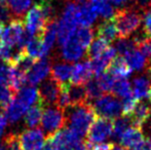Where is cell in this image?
<instances>
[{"instance_id":"e575fe53","label":"cell","mask_w":151,"mask_h":150,"mask_svg":"<svg viewBox=\"0 0 151 150\" xmlns=\"http://www.w3.org/2000/svg\"><path fill=\"white\" fill-rule=\"evenodd\" d=\"M114 48H115L116 52H119L122 57H125L129 52L135 50L136 45L133 40L129 39V38H120V39L116 40Z\"/></svg>"},{"instance_id":"8992f818","label":"cell","mask_w":151,"mask_h":150,"mask_svg":"<svg viewBox=\"0 0 151 150\" xmlns=\"http://www.w3.org/2000/svg\"><path fill=\"white\" fill-rule=\"evenodd\" d=\"M29 37L31 36H29L25 31L24 22L22 20L14 19L4 28L0 43L10 46V47L24 50L25 44Z\"/></svg>"},{"instance_id":"603a6c76","label":"cell","mask_w":151,"mask_h":150,"mask_svg":"<svg viewBox=\"0 0 151 150\" xmlns=\"http://www.w3.org/2000/svg\"><path fill=\"white\" fill-rule=\"evenodd\" d=\"M151 85L149 77L145 75L139 76L133 80V88H132V95L137 101H141L145 97H147L148 90Z\"/></svg>"},{"instance_id":"7dc6e473","label":"cell","mask_w":151,"mask_h":150,"mask_svg":"<svg viewBox=\"0 0 151 150\" xmlns=\"http://www.w3.org/2000/svg\"><path fill=\"white\" fill-rule=\"evenodd\" d=\"M137 1L139 2V3H142L143 5H146V4H147V0H137Z\"/></svg>"},{"instance_id":"4dcf8cb0","label":"cell","mask_w":151,"mask_h":150,"mask_svg":"<svg viewBox=\"0 0 151 150\" xmlns=\"http://www.w3.org/2000/svg\"><path fill=\"white\" fill-rule=\"evenodd\" d=\"M112 94L122 99L132 96V84L127 79H115Z\"/></svg>"},{"instance_id":"484cf974","label":"cell","mask_w":151,"mask_h":150,"mask_svg":"<svg viewBox=\"0 0 151 150\" xmlns=\"http://www.w3.org/2000/svg\"><path fill=\"white\" fill-rule=\"evenodd\" d=\"M33 0H6L5 3L14 19L21 20L32 5Z\"/></svg>"},{"instance_id":"d4e9b609","label":"cell","mask_w":151,"mask_h":150,"mask_svg":"<svg viewBox=\"0 0 151 150\" xmlns=\"http://www.w3.org/2000/svg\"><path fill=\"white\" fill-rule=\"evenodd\" d=\"M25 54L29 58L37 61L42 59V42L41 36H31L25 44Z\"/></svg>"},{"instance_id":"5bb4252c","label":"cell","mask_w":151,"mask_h":150,"mask_svg":"<svg viewBox=\"0 0 151 150\" xmlns=\"http://www.w3.org/2000/svg\"><path fill=\"white\" fill-rule=\"evenodd\" d=\"M151 117V106L148 103L139 101L136 105L135 109L129 116V122L135 128H142V126L149 120Z\"/></svg>"},{"instance_id":"8fae6325","label":"cell","mask_w":151,"mask_h":150,"mask_svg":"<svg viewBox=\"0 0 151 150\" xmlns=\"http://www.w3.org/2000/svg\"><path fill=\"white\" fill-rule=\"evenodd\" d=\"M50 67H52V63L48 60V58L39 59L35 61L30 70L27 72L26 81H28L31 86L41 83L50 73Z\"/></svg>"},{"instance_id":"f907efd6","label":"cell","mask_w":151,"mask_h":150,"mask_svg":"<svg viewBox=\"0 0 151 150\" xmlns=\"http://www.w3.org/2000/svg\"><path fill=\"white\" fill-rule=\"evenodd\" d=\"M0 150H6V148L4 147L3 144H0Z\"/></svg>"},{"instance_id":"7c38bea8","label":"cell","mask_w":151,"mask_h":150,"mask_svg":"<svg viewBox=\"0 0 151 150\" xmlns=\"http://www.w3.org/2000/svg\"><path fill=\"white\" fill-rule=\"evenodd\" d=\"M61 57L66 63L77 62L81 58H83L86 54V50L77 42V40L72 36L65 43L60 45Z\"/></svg>"},{"instance_id":"7bdbcfd3","label":"cell","mask_w":151,"mask_h":150,"mask_svg":"<svg viewBox=\"0 0 151 150\" xmlns=\"http://www.w3.org/2000/svg\"><path fill=\"white\" fill-rule=\"evenodd\" d=\"M6 126H7V119H6L5 115H4L3 110L0 109V138L3 136Z\"/></svg>"},{"instance_id":"ffe728a7","label":"cell","mask_w":151,"mask_h":150,"mask_svg":"<svg viewBox=\"0 0 151 150\" xmlns=\"http://www.w3.org/2000/svg\"><path fill=\"white\" fill-rule=\"evenodd\" d=\"M72 72V66L69 63L66 62H58L52 65L50 67V73L52 78L59 82L60 84L67 83L70 80Z\"/></svg>"},{"instance_id":"7402d4cb","label":"cell","mask_w":151,"mask_h":150,"mask_svg":"<svg viewBox=\"0 0 151 150\" xmlns=\"http://www.w3.org/2000/svg\"><path fill=\"white\" fill-rule=\"evenodd\" d=\"M97 35L98 38H101L107 43H110V42L114 41L116 39L118 34L112 18L109 19V20H104L101 24L98 25Z\"/></svg>"},{"instance_id":"2e32d148","label":"cell","mask_w":151,"mask_h":150,"mask_svg":"<svg viewBox=\"0 0 151 150\" xmlns=\"http://www.w3.org/2000/svg\"><path fill=\"white\" fill-rule=\"evenodd\" d=\"M27 110L28 108L25 105H23L16 97H14L10 100V102L4 107L3 112L7 121H9L10 123H14L25 115Z\"/></svg>"},{"instance_id":"f1b7e54d","label":"cell","mask_w":151,"mask_h":150,"mask_svg":"<svg viewBox=\"0 0 151 150\" xmlns=\"http://www.w3.org/2000/svg\"><path fill=\"white\" fill-rule=\"evenodd\" d=\"M73 36L77 40L78 43L88 52L91 43L93 42V30L91 27H81L79 29H76Z\"/></svg>"},{"instance_id":"5b68a950","label":"cell","mask_w":151,"mask_h":150,"mask_svg":"<svg viewBox=\"0 0 151 150\" xmlns=\"http://www.w3.org/2000/svg\"><path fill=\"white\" fill-rule=\"evenodd\" d=\"M41 128L43 134L48 137L52 136L66 126L65 110L59 108L58 106H46L42 111Z\"/></svg>"},{"instance_id":"cb8c5ba5","label":"cell","mask_w":151,"mask_h":150,"mask_svg":"<svg viewBox=\"0 0 151 150\" xmlns=\"http://www.w3.org/2000/svg\"><path fill=\"white\" fill-rule=\"evenodd\" d=\"M44 105L41 102L37 103V104L33 105L32 107L26 111L24 115L25 124L30 128H35L40 124V120H41L42 111L44 109Z\"/></svg>"},{"instance_id":"b9f144b4","label":"cell","mask_w":151,"mask_h":150,"mask_svg":"<svg viewBox=\"0 0 151 150\" xmlns=\"http://www.w3.org/2000/svg\"><path fill=\"white\" fill-rule=\"evenodd\" d=\"M131 150H151V140L150 139H146V140L144 139L139 144L132 147Z\"/></svg>"},{"instance_id":"d590c367","label":"cell","mask_w":151,"mask_h":150,"mask_svg":"<svg viewBox=\"0 0 151 150\" xmlns=\"http://www.w3.org/2000/svg\"><path fill=\"white\" fill-rule=\"evenodd\" d=\"M139 101H137L134 96L127 97V98H124L121 103V114H122L124 117H129L131 115V113L133 112V110L135 109L136 105Z\"/></svg>"},{"instance_id":"f5cc1de1","label":"cell","mask_w":151,"mask_h":150,"mask_svg":"<svg viewBox=\"0 0 151 150\" xmlns=\"http://www.w3.org/2000/svg\"><path fill=\"white\" fill-rule=\"evenodd\" d=\"M5 1L6 0H0V4H4L5 3Z\"/></svg>"},{"instance_id":"ac0fdd59","label":"cell","mask_w":151,"mask_h":150,"mask_svg":"<svg viewBox=\"0 0 151 150\" xmlns=\"http://www.w3.org/2000/svg\"><path fill=\"white\" fill-rule=\"evenodd\" d=\"M107 72L115 79H127L132 74V70L127 66L123 57H115L108 66Z\"/></svg>"},{"instance_id":"6da1fadb","label":"cell","mask_w":151,"mask_h":150,"mask_svg":"<svg viewBox=\"0 0 151 150\" xmlns=\"http://www.w3.org/2000/svg\"><path fill=\"white\" fill-rule=\"evenodd\" d=\"M65 114L66 124L69 126L68 128L81 140L88 135L91 126L97 118L91 103L69 107L65 109Z\"/></svg>"},{"instance_id":"30bf717a","label":"cell","mask_w":151,"mask_h":150,"mask_svg":"<svg viewBox=\"0 0 151 150\" xmlns=\"http://www.w3.org/2000/svg\"><path fill=\"white\" fill-rule=\"evenodd\" d=\"M61 88L62 84L52 78L45 80L38 90L40 102L44 106H57L61 94Z\"/></svg>"},{"instance_id":"7a4b0ae2","label":"cell","mask_w":151,"mask_h":150,"mask_svg":"<svg viewBox=\"0 0 151 150\" xmlns=\"http://www.w3.org/2000/svg\"><path fill=\"white\" fill-rule=\"evenodd\" d=\"M117 34L120 38H129L138 30L142 22V16L135 7L121 8L112 17Z\"/></svg>"},{"instance_id":"db71d44e","label":"cell","mask_w":151,"mask_h":150,"mask_svg":"<svg viewBox=\"0 0 151 150\" xmlns=\"http://www.w3.org/2000/svg\"><path fill=\"white\" fill-rule=\"evenodd\" d=\"M149 75H150V77H151V73H149Z\"/></svg>"},{"instance_id":"44dd1931","label":"cell","mask_w":151,"mask_h":150,"mask_svg":"<svg viewBox=\"0 0 151 150\" xmlns=\"http://www.w3.org/2000/svg\"><path fill=\"white\" fill-rule=\"evenodd\" d=\"M144 140V135L142 128L132 126L129 128L121 136L119 142L120 145L124 148H132L139 144L141 141Z\"/></svg>"},{"instance_id":"681fc988","label":"cell","mask_w":151,"mask_h":150,"mask_svg":"<svg viewBox=\"0 0 151 150\" xmlns=\"http://www.w3.org/2000/svg\"><path fill=\"white\" fill-rule=\"evenodd\" d=\"M69 1L70 2H77V3L79 2L80 3V2H83V1H86V0H69Z\"/></svg>"},{"instance_id":"f546056e","label":"cell","mask_w":151,"mask_h":150,"mask_svg":"<svg viewBox=\"0 0 151 150\" xmlns=\"http://www.w3.org/2000/svg\"><path fill=\"white\" fill-rule=\"evenodd\" d=\"M131 124L129 119L127 117H117L113 121V128H112L111 137L114 141H119L122 134L129 128V126Z\"/></svg>"},{"instance_id":"4316f807","label":"cell","mask_w":151,"mask_h":150,"mask_svg":"<svg viewBox=\"0 0 151 150\" xmlns=\"http://www.w3.org/2000/svg\"><path fill=\"white\" fill-rule=\"evenodd\" d=\"M88 2L97 16H101L104 20H109L113 17L114 9L107 0H88Z\"/></svg>"},{"instance_id":"836d02e7","label":"cell","mask_w":151,"mask_h":150,"mask_svg":"<svg viewBox=\"0 0 151 150\" xmlns=\"http://www.w3.org/2000/svg\"><path fill=\"white\" fill-rule=\"evenodd\" d=\"M84 88H86L88 101H91V100L95 101L96 99L100 98V97L103 95V92H102V90L100 88L97 79H90L84 84Z\"/></svg>"},{"instance_id":"60d3db41","label":"cell","mask_w":151,"mask_h":150,"mask_svg":"<svg viewBox=\"0 0 151 150\" xmlns=\"http://www.w3.org/2000/svg\"><path fill=\"white\" fill-rule=\"evenodd\" d=\"M144 28L143 31L148 37L151 38V8H147L144 11Z\"/></svg>"},{"instance_id":"ab89813d","label":"cell","mask_w":151,"mask_h":150,"mask_svg":"<svg viewBox=\"0 0 151 150\" xmlns=\"http://www.w3.org/2000/svg\"><path fill=\"white\" fill-rule=\"evenodd\" d=\"M12 12L8 9L6 3L4 4H0V23L1 24H6V23L12 22Z\"/></svg>"},{"instance_id":"8d00e7d4","label":"cell","mask_w":151,"mask_h":150,"mask_svg":"<svg viewBox=\"0 0 151 150\" xmlns=\"http://www.w3.org/2000/svg\"><path fill=\"white\" fill-rule=\"evenodd\" d=\"M14 94L6 84L0 83V108H4L10 102Z\"/></svg>"},{"instance_id":"277c9868","label":"cell","mask_w":151,"mask_h":150,"mask_svg":"<svg viewBox=\"0 0 151 150\" xmlns=\"http://www.w3.org/2000/svg\"><path fill=\"white\" fill-rule=\"evenodd\" d=\"M77 2H69L64 8L60 21L57 23V39L60 45L73 36L77 29Z\"/></svg>"},{"instance_id":"9c48e42d","label":"cell","mask_w":151,"mask_h":150,"mask_svg":"<svg viewBox=\"0 0 151 150\" xmlns=\"http://www.w3.org/2000/svg\"><path fill=\"white\" fill-rule=\"evenodd\" d=\"M21 150H43L45 135L40 128H28L19 135Z\"/></svg>"},{"instance_id":"f35d334b","label":"cell","mask_w":151,"mask_h":150,"mask_svg":"<svg viewBox=\"0 0 151 150\" xmlns=\"http://www.w3.org/2000/svg\"><path fill=\"white\" fill-rule=\"evenodd\" d=\"M138 47V50L143 55L144 57H150L151 58V38H147L144 41L140 42L136 45V48Z\"/></svg>"},{"instance_id":"ee69618b","label":"cell","mask_w":151,"mask_h":150,"mask_svg":"<svg viewBox=\"0 0 151 150\" xmlns=\"http://www.w3.org/2000/svg\"><path fill=\"white\" fill-rule=\"evenodd\" d=\"M107 1L109 2L110 4H112V5L117 6V7H120V6L125 5L129 0H107Z\"/></svg>"},{"instance_id":"e0dca14e","label":"cell","mask_w":151,"mask_h":150,"mask_svg":"<svg viewBox=\"0 0 151 150\" xmlns=\"http://www.w3.org/2000/svg\"><path fill=\"white\" fill-rule=\"evenodd\" d=\"M97 14L93 11L88 1L78 3V9L76 14L77 24L81 27H91L97 20Z\"/></svg>"},{"instance_id":"bcb514c9","label":"cell","mask_w":151,"mask_h":150,"mask_svg":"<svg viewBox=\"0 0 151 150\" xmlns=\"http://www.w3.org/2000/svg\"><path fill=\"white\" fill-rule=\"evenodd\" d=\"M4 30V25L0 23V42H1V37H2V33H3Z\"/></svg>"},{"instance_id":"3957f363","label":"cell","mask_w":151,"mask_h":150,"mask_svg":"<svg viewBox=\"0 0 151 150\" xmlns=\"http://www.w3.org/2000/svg\"><path fill=\"white\" fill-rule=\"evenodd\" d=\"M43 150H86V146L69 128H62L46 138Z\"/></svg>"},{"instance_id":"ba28073f","label":"cell","mask_w":151,"mask_h":150,"mask_svg":"<svg viewBox=\"0 0 151 150\" xmlns=\"http://www.w3.org/2000/svg\"><path fill=\"white\" fill-rule=\"evenodd\" d=\"M112 128L113 121L111 119L97 117L86 135V144H99L106 142V140L111 137Z\"/></svg>"},{"instance_id":"d6a6232c","label":"cell","mask_w":151,"mask_h":150,"mask_svg":"<svg viewBox=\"0 0 151 150\" xmlns=\"http://www.w3.org/2000/svg\"><path fill=\"white\" fill-rule=\"evenodd\" d=\"M96 79H97L100 88H101L104 94L112 93V88H113L114 82H115V78L113 76L110 75L108 72H104L101 75L97 76Z\"/></svg>"},{"instance_id":"c3c4849f","label":"cell","mask_w":151,"mask_h":150,"mask_svg":"<svg viewBox=\"0 0 151 150\" xmlns=\"http://www.w3.org/2000/svg\"><path fill=\"white\" fill-rule=\"evenodd\" d=\"M147 97H148V99H149V100H150V102H151V85H150V88H149V90H148Z\"/></svg>"},{"instance_id":"d6986e66","label":"cell","mask_w":151,"mask_h":150,"mask_svg":"<svg viewBox=\"0 0 151 150\" xmlns=\"http://www.w3.org/2000/svg\"><path fill=\"white\" fill-rule=\"evenodd\" d=\"M14 97H16L23 105H25L28 109L33 106V105L40 102L38 90L31 85L23 86L20 90H18V93L14 95Z\"/></svg>"},{"instance_id":"1f68e13d","label":"cell","mask_w":151,"mask_h":150,"mask_svg":"<svg viewBox=\"0 0 151 150\" xmlns=\"http://www.w3.org/2000/svg\"><path fill=\"white\" fill-rule=\"evenodd\" d=\"M108 46H109V43L104 41L101 38H97V39L93 40L91 43L86 54H88V56L90 57L91 59L98 58V57L102 56V54L107 50Z\"/></svg>"},{"instance_id":"74e56055","label":"cell","mask_w":151,"mask_h":150,"mask_svg":"<svg viewBox=\"0 0 151 150\" xmlns=\"http://www.w3.org/2000/svg\"><path fill=\"white\" fill-rule=\"evenodd\" d=\"M3 145L6 150H21L19 135L14 133H9L5 136L3 141Z\"/></svg>"},{"instance_id":"52a82bcc","label":"cell","mask_w":151,"mask_h":150,"mask_svg":"<svg viewBox=\"0 0 151 150\" xmlns=\"http://www.w3.org/2000/svg\"><path fill=\"white\" fill-rule=\"evenodd\" d=\"M93 110L95 111L97 117L115 119L121 113L120 102L111 94H104L100 98L96 99L93 104Z\"/></svg>"},{"instance_id":"f6af8a7d","label":"cell","mask_w":151,"mask_h":150,"mask_svg":"<svg viewBox=\"0 0 151 150\" xmlns=\"http://www.w3.org/2000/svg\"><path fill=\"white\" fill-rule=\"evenodd\" d=\"M110 150H127V148H124V147H122V146H119V145L113 144V146H112V148Z\"/></svg>"},{"instance_id":"816d5d0a","label":"cell","mask_w":151,"mask_h":150,"mask_svg":"<svg viewBox=\"0 0 151 150\" xmlns=\"http://www.w3.org/2000/svg\"><path fill=\"white\" fill-rule=\"evenodd\" d=\"M146 5L149 6V8H151V0H147V4Z\"/></svg>"},{"instance_id":"4fadbf2b","label":"cell","mask_w":151,"mask_h":150,"mask_svg":"<svg viewBox=\"0 0 151 150\" xmlns=\"http://www.w3.org/2000/svg\"><path fill=\"white\" fill-rule=\"evenodd\" d=\"M91 72L90 61H83V62L76 63L72 66L71 77H70V83L76 84V85H84L90 79H91Z\"/></svg>"},{"instance_id":"83f0119b","label":"cell","mask_w":151,"mask_h":150,"mask_svg":"<svg viewBox=\"0 0 151 150\" xmlns=\"http://www.w3.org/2000/svg\"><path fill=\"white\" fill-rule=\"evenodd\" d=\"M123 58H124L127 66L129 67V69H131L132 71L133 70H137V71L142 70V69L145 68V66L148 63L145 57H144L137 48L132 50L131 52H129V54H127L125 57H123Z\"/></svg>"},{"instance_id":"9a60e30c","label":"cell","mask_w":151,"mask_h":150,"mask_svg":"<svg viewBox=\"0 0 151 150\" xmlns=\"http://www.w3.org/2000/svg\"><path fill=\"white\" fill-rule=\"evenodd\" d=\"M42 42V59L47 58L50 52H52V47L55 45V42L57 40V22L52 21L46 26L45 30L43 31L41 35Z\"/></svg>"}]
</instances>
